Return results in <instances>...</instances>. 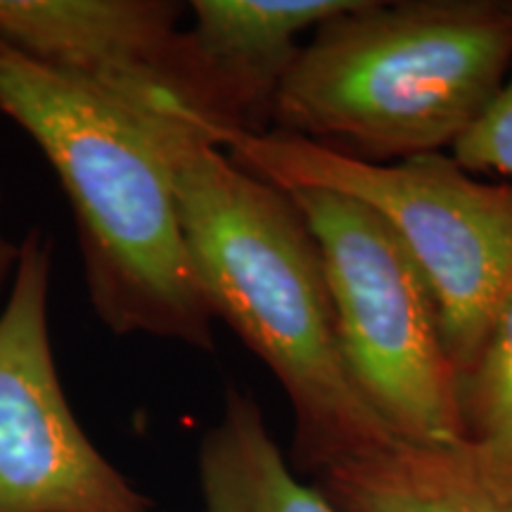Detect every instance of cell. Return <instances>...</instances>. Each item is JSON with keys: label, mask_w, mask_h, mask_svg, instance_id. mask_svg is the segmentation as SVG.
<instances>
[{"label": "cell", "mask_w": 512, "mask_h": 512, "mask_svg": "<svg viewBox=\"0 0 512 512\" xmlns=\"http://www.w3.org/2000/svg\"><path fill=\"white\" fill-rule=\"evenodd\" d=\"M128 107L169 169L211 313L266 363L290 401L294 470L318 477L396 444L351 382L323 254L290 192L242 169L174 102Z\"/></svg>", "instance_id": "6da1fadb"}, {"label": "cell", "mask_w": 512, "mask_h": 512, "mask_svg": "<svg viewBox=\"0 0 512 512\" xmlns=\"http://www.w3.org/2000/svg\"><path fill=\"white\" fill-rule=\"evenodd\" d=\"M0 114L34 138L72 207L91 306L114 335L214 349L174 183L133 107L0 41Z\"/></svg>", "instance_id": "7a4b0ae2"}, {"label": "cell", "mask_w": 512, "mask_h": 512, "mask_svg": "<svg viewBox=\"0 0 512 512\" xmlns=\"http://www.w3.org/2000/svg\"><path fill=\"white\" fill-rule=\"evenodd\" d=\"M512 67V3L358 0L313 31L273 107L278 133L387 164L441 152Z\"/></svg>", "instance_id": "3957f363"}, {"label": "cell", "mask_w": 512, "mask_h": 512, "mask_svg": "<svg viewBox=\"0 0 512 512\" xmlns=\"http://www.w3.org/2000/svg\"><path fill=\"white\" fill-rule=\"evenodd\" d=\"M204 136L280 190L339 192L380 214L425 275L463 377L512 297V183L477 181L441 152L375 164L278 131Z\"/></svg>", "instance_id": "277c9868"}, {"label": "cell", "mask_w": 512, "mask_h": 512, "mask_svg": "<svg viewBox=\"0 0 512 512\" xmlns=\"http://www.w3.org/2000/svg\"><path fill=\"white\" fill-rule=\"evenodd\" d=\"M290 195L323 254L339 347L358 394L403 441L463 446L460 373L413 256L354 197L309 188Z\"/></svg>", "instance_id": "5b68a950"}, {"label": "cell", "mask_w": 512, "mask_h": 512, "mask_svg": "<svg viewBox=\"0 0 512 512\" xmlns=\"http://www.w3.org/2000/svg\"><path fill=\"white\" fill-rule=\"evenodd\" d=\"M48 297L50 249L31 230L0 311V512H155L69 406L50 342Z\"/></svg>", "instance_id": "8992f818"}, {"label": "cell", "mask_w": 512, "mask_h": 512, "mask_svg": "<svg viewBox=\"0 0 512 512\" xmlns=\"http://www.w3.org/2000/svg\"><path fill=\"white\" fill-rule=\"evenodd\" d=\"M358 0H195L178 31L174 98L202 133H266L297 38L356 8Z\"/></svg>", "instance_id": "52a82bcc"}, {"label": "cell", "mask_w": 512, "mask_h": 512, "mask_svg": "<svg viewBox=\"0 0 512 512\" xmlns=\"http://www.w3.org/2000/svg\"><path fill=\"white\" fill-rule=\"evenodd\" d=\"M181 3L0 0V41L126 105L174 98Z\"/></svg>", "instance_id": "ba28073f"}, {"label": "cell", "mask_w": 512, "mask_h": 512, "mask_svg": "<svg viewBox=\"0 0 512 512\" xmlns=\"http://www.w3.org/2000/svg\"><path fill=\"white\" fill-rule=\"evenodd\" d=\"M313 479L337 512H512L510 479L494 475L465 444L399 439Z\"/></svg>", "instance_id": "9c48e42d"}, {"label": "cell", "mask_w": 512, "mask_h": 512, "mask_svg": "<svg viewBox=\"0 0 512 512\" xmlns=\"http://www.w3.org/2000/svg\"><path fill=\"white\" fill-rule=\"evenodd\" d=\"M202 512H337L304 484L268 430L252 394L228 387L219 420L202 437Z\"/></svg>", "instance_id": "30bf717a"}, {"label": "cell", "mask_w": 512, "mask_h": 512, "mask_svg": "<svg viewBox=\"0 0 512 512\" xmlns=\"http://www.w3.org/2000/svg\"><path fill=\"white\" fill-rule=\"evenodd\" d=\"M460 411L472 456L512 482V297L460 377Z\"/></svg>", "instance_id": "8fae6325"}, {"label": "cell", "mask_w": 512, "mask_h": 512, "mask_svg": "<svg viewBox=\"0 0 512 512\" xmlns=\"http://www.w3.org/2000/svg\"><path fill=\"white\" fill-rule=\"evenodd\" d=\"M453 159L470 174L486 171L512 181V67L501 91L456 140Z\"/></svg>", "instance_id": "7c38bea8"}, {"label": "cell", "mask_w": 512, "mask_h": 512, "mask_svg": "<svg viewBox=\"0 0 512 512\" xmlns=\"http://www.w3.org/2000/svg\"><path fill=\"white\" fill-rule=\"evenodd\" d=\"M0 202H3V190H0ZM19 247H22V242H12L8 235L0 233V292L5 290V285L12 283V278H15Z\"/></svg>", "instance_id": "4fadbf2b"}]
</instances>
